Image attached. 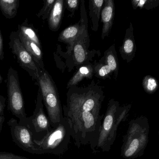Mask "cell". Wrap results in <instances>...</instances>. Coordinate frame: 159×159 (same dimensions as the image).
Instances as JSON below:
<instances>
[{
	"instance_id": "cell-11",
	"label": "cell",
	"mask_w": 159,
	"mask_h": 159,
	"mask_svg": "<svg viewBox=\"0 0 159 159\" xmlns=\"http://www.w3.org/2000/svg\"><path fill=\"white\" fill-rule=\"evenodd\" d=\"M80 34V26L79 22L67 27L60 34L58 41L67 44L69 45L67 51L69 54H71L74 44L79 37Z\"/></svg>"
},
{
	"instance_id": "cell-20",
	"label": "cell",
	"mask_w": 159,
	"mask_h": 159,
	"mask_svg": "<svg viewBox=\"0 0 159 159\" xmlns=\"http://www.w3.org/2000/svg\"><path fill=\"white\" fill-rule=\"evenodd\" d=\"M56 0H44L43 6L36 16L43 20L48 19L52 8L54 6Z\"/></svg>"
},
{
	"instance_id": "cell-16",
	"label": "cell",
	"mask_w": 159,
	"mask_h": 159,
	"mask_svg": "<svg viewBox=\"0 0 159 159\" xmlns=\"http://www.w3.org/2000/svg\"><path fill=\"white\" fill-rule=\"evenodd\" d=\"M16 31L19 35H21L26 39L34 42L42 48L36 30L31 24L29 23L27 19H25L21 24L18 25L17 30Z\"/></svg>"
},
{
	"instance_id": "cell-23",
	"label": "cell",
	"mask_w": 159,
	"mask_h": 159,
	"mask_svg": "<svg viewBox=\"0 0 159 159\" xmlns=\"http://www.w3.org/2000/svg\"><path fill=\"white\" fill-rule=\"evenodd\" d=\"M0 159H30L7 152H0Z\"/></svg>"
},
{
	"instance_id": "cell-1",
	"label": "cell",
	"mask_w": 159,
	"mask_h": 159,
	"mask_svg": "<svg viewBox=\"0 0 159 159\" xmlns=\"http://www.w3.org/2000/svg\"><path fill=\"white\" fill-rule=\"evenodd\" d=\"M130 105L120 106L118 102L111 99L104 115L93 152H108L116 138L118 128L127 119Z\"/></svg>"
},
{
	"instance_id": "cell-17",
	"label": "cell",
	"mask_w": 159,
	"mask_h": 159,
	"mask_svg": "<svg viewBox=\"0 0 159 159\" xmlns=\"http://www.w3.org/2000/svg\"><path fill=\"white\" fill-rule=\"evenodd\" d=\"M19 0H0V9L7 19H13L17 13Z\"/></svg>"
},
{
	"instance_id": "cell-10",
	"label": "cell",
	"mask_w": 159,
	"mask_h": 159,
	"mask_svg": "<svg viewBox=\"0 0 159 159\" xmlns=\"http://www.w3.org/2000/svg\"><path fill=\"white\" fill-rule=\"evenodd\" d=\"M115 13L114 0H104L103 7L101 11V21L102 22L101 38L102 40L108 36L113 25Z\"/></svg>"
},
{
	"instance_id": "cell-6",
	"label": "cell",
	"mask_w": 159,
	"mask_h": 159,
	"mask_svg": "<svg viewBox=\"0 0 159 159\" xmlns=\"http://www.w3.org/2000/svg\"><path fill=\"white\" fill-rule=\"evenodd\" d=\"M9 48L16 56L20 66L26 71L33 80L37 81L40 69L20 39L16 31H12L9 36Z\"/></svg>"
},
{
	"instance_id": "cell-13",
	"label": "cell",
	"mask_w": 159,
	"mask_h": 159,
	"mask_svg": "<svg viewBox=\"0 0 159 159\" xmlns=\"http://www.w3.org/2000/svg\"><path fill=\"white\" fill-rule=\"evenodd\" d=\"M18 35L21 43L23 44L28 52L31 55L38 67L43 71L45 70L43 61V54L42 48L39 47L34 42L26 39L21 35Z\"/></svg>"
},
{
	"instance_id": "cell-8",
	"label": "cell",
	"mask_w": 159,
	"mask_h": 159,
	"mask_svg": "<svg viewBox=\"0 0 159 159\" xmlns=\"http://www.w3.org/2000/svg\"><path fill=\"white\" fill-rule=\"evenodd\" d=\"M26 126L31 130L33 135L34 133H43L44 136L52 129L49 119L44 110L43 97L39 88L33 115L28 117Z\"/></svg>"
},
{
	"instance_id": "cell-24",
	"label": "cell",
	"mask_w": 159,
	"mask_h": 159,
	"mask_svg": "<svg viewBox=\"0 0 159 159\" xmlns=\"http://www.w3.org/2000/svg\"><path fill=\"white\" fill-rule=\"evenodd\" d=\"M157 87L156 80L153 78H149L147 83V88L149 91H152L155 90Z\"/></svg>"
},
{
	"instance_id": "cell-2",
	"label": "cell",
	"mask_w": 159,
	"mask_h": 159,
	"mask_svg": "<svg viewBox=\"0 0 159 159\" xmlns=\"http://www.w3.org/2000/svg\"><path fill=\"white\" fill-rule=\"evenodd\" d=\"M148 119L141 116L132 119L127 133L123 136L120 156L126 159H134L144 154L149 140Z\"/></svg>"
},
{
	"instance_id": "cell-25",
	"label": "cell",
	"mask_w": 159,
	"mask_h": 159,
	"mask_svg": "<svg viewBox=\"0 0 159 159\" xmlns=\"http://www.w3.org/2000/svg\"><path fill=\"white\" fill-rule=\"evenodd\" d=\"M6 99L2 95H0V116H4V111L6 106Z\"/></svg>"
},
{
	"instance_id": "cell-22",
	"label": "cell",
	"mask_w": 159,
	"mask_h": 159,
	"mask_svg": "<svg viewBox=\"0 0 159 159\" xmlns=\"http://www.w3.org/2000/svg\"><path fill=\"white\" fill-rule=\"evenodd\" d=\"M134 44L133 41L130 38H126L123 43L121 52L124 54L129 55L131 54L133 51Z\"/></svg>"
},
{
	"instance_id": "cell-29",
	"label": "cell",
	"mask_w": 159,
	"mask_h": 159,
	"mask_svg": "<svg viewBox=\"0 0 159 159\" xmlns=\"http://www.w3.org/2000/svg\"></svg>"
},
{
	"instance_id": "cell-21",
	"label": "cell",
	"mask_w": 159,
	"mask_h": 159,
	"mask_svg": "<svg viewBox=\"0 0 159 159\" xmlns=\"http://www.w3.org/2000/svg\"><path fill=\"white\" fill-rule=\"evenodd\" d=\"M80 1L79 0H66L65 1V6L68 10L70 11V16L73 17L75 11L79 7Z\"/></svg>"
},
{
	"instance_id": "cell-7",
	"label": "cell",
	"mask_w": 159,
	"mask_h": 159,
	"mask_svg": "<svg viewBox=\"0 0 159 159\" xmlns=\"http://www.w3.org/2000/svg\"><path fill=\"white\" fill-rule=\"evenodd\" d=\"M7 124L10 128L13 142L20 148L31 154H43L34 142L33 133L28 126L20 125L14 118L9 119Z\"/></svg>"
},
{
	"instance_id": "cell-19",
	"label": "cell",
	"mask_w": 159,
	"mask_h": 159,
	"mask_svg": "<svg viewBox=\"0 0 159 159\" xmlns=\"http://www.w3.org/2000/svg\"><path fill=\"white\" fill-rule=\"evenodd\" d=\"M93 66L94 75L98 78L106 79L109 78L113 74L109 66L101 59L97 63H94Z\"/></svg>"
},
{
	"instance_id": "cell-26",
	"label": "cell",
	"mask_w": 159,
	"mask_h": 159,
	"mask_svg": "<svg viewBox=\"0 0 159 159\" xmlns=\"http://www.w3.org/2000/svg\"><path fill=\"white\" fill-rule=\"evenodd\" d=\"M4 58L3 49V39L0 30V60H3Z\"/></svg>"
},
{
	"instance_id": "cell-18",
	"label": "cell",
	"mask_w": 159,
	"mask_h": 159,
	"mask_svg": "<svg viewBox=\"0 0 159 159\" xmlns=\"http://www.w3.org/2000/svg\"><path fill=\"white\" fill-rule=\"evenodd\" d=\"M101 60L109 66L113 73L116 76L118 69V64L114 45L111 46L104 52V56L101 58Z\"/></svg>"
},
{
	"instance_id": "cell-15",
	"label": "cell",
	"mask_w": 159,
	"mask_h": 159,
	"mask_svg": "<svg viewBox=\"0 0 159 159\" xmlns=\"http://www.w3.org/2000/svg\"><path fill=\"white\" fill-rule=\"evenodd\" d=\"M104 0H90L89 1V15L92 22V30L97 31L99 20Z\"/></svg>"
},
{
	"instance_id": "cell-14",
	"label": "cell",
	"mask_w": 159,
	"mask_h": 159,
	"mask_svg": "<svg viewBox=\"0 0 159 159\" xmlns=\"http://www.w3.org/2000/svg\"><path fill=\"white\" fill-rule=\"evenodd\" d=\"M94 75V66L90 63H86L78 68V71L69 80L67 89H69L73 86H77L84 78L90 79Z\"/></svg>"
},
{
	"instance_id": "cell-9",
	"label": "cell",
	"mask_w": 159,
	"mask_h": 159,
	"mask_svg": "<svg viewBox=\"0 0 159 159\" xmlns=\"http://www.w3.org/2000/svg\"><path fill=\"white\" fill-rule=\"evenodd\" d=\"M90 42L79 36L74 44L71 54L75 64L77 67H80L89 63L93 57H94L95 50H89Z\"/></svg>"
},
{
	"instance_id": "cell-27",
	"label": "cell",
	"mask_w": 159,
	"mask_h": 159,
	"mask_svg": "<svg viewBox=\"0 0 159 159\" xmlns=\"http://www.w3.org/2000/svg\"><path fill=\"white\" fill-rule=\"evenodd\" d=\"M5 121L4 116H0V133H1V130H2V127L3 124Z\"/></svg>"
},
{
	"instance_id": "cell-3",
	"label": "cell",
	"mask_w": 159,
	"mask_h": 159,
	"mask_svg": "<svg viewBox=\"0 0 159 159\" xmlns=\"http://www.w3.org/2000/svg\"><path fill=\"white\" fill-rule=\"evenodd\" d=\"M72 138L71 130L68 119L64 117L57 125L41 140H34L35 144L43 154L60 156L69 148Z\"/></svg>"
},
{
	"instance_id": "cell-5",
	"label": "cell",
	"mask_w": 159,
	"mask_h": 159,
	"mask_svg": "<svg viewBox=\"0 0 159 159\" xmlns=\"http://www.w3.org/2000/svg\"><path fill=\"white\" fill-rule=\"evenodd\" d=\"M7 109L19 119V124L27 125L28 117L25 113L24 100L20 85L18 73L13 67L7 74Z\"/></svg>"
},
{
	"instance_id": "cell-4",
	"label": "cell",
	"mask_w": 159,
	"mask_h": 159,
	"mask_svg": "<svg viewBox=\"0 0 159 159\" xmlns=\"http://www.w3.org/2000/svg\"><path fill=\"white\" fill-rule=\"evenodd\" d=\"M37 82L51 127H55L64 117L57 87L46 70L40 71Z\"/></svg>"
},
{
	"instance_id": "cell-28",
	"label": "cell",
	"mask_w": 159,
	"mask_h": 159,
	"mask_svg": "<svg viewBox=\"0 0 159 159\" xmlns=\"http://www.w3.org/2000/svg\"><path fill=\"white\" fill-rule=\"evenodd\" d=\"M2 76H1V74H0V84L2 82Z\"/></svg>"
},
{
	"instance_id": "cell-12",
	"label": "cell",
	"mask_w": 159,
	"mask_h": 159,
	"mask_svg": "<svg viewBox=\"0 0 159 159\" xmlns=\"http://www.w3.org/2000/svg\"><path fill=\"white\" fill-rule=\"evenodd\" d=\"M65 1L56 0L48 18V26L51 30L56 31L59 29L64 12Z\"/></svg>"
}]
</instances>
